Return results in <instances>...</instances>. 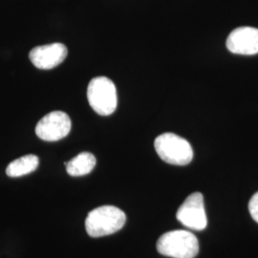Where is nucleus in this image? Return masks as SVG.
<instances>
[{
  "mask_svg": "<svg viewBox=\"0 0 258 258\" xmlns=\"http://www.w3.org/2000/svg\"><path fill=\"white\" fill-rule=\"evenodd\" d=\"M126 221L124 212L114 206H102L89 212L85 229L89 236L97 238L121 230Z\"/></svg>",
  "mask_w": 258,
  "mask_h": 258,
  "instance_id": "f257e3e1",
  "label": "nucleus"
},
{
  "mask_svg": "<svg viewBox=\"0 0 258 258\" xmlns=\"http://www.w3.org/2000/svg\"><path fill=\"white\" fill-rule=\"evenodd\" d=\"M159 253L172 258H194L199 252V241L189 231H172L157 241Z\"/></svg>",
  "mask_w": 258,
  "mask_h": 258,
  "instance_id": "f03ea898",
  "label": "nucleus"
},
{
  "mask_svg": "<svg viewBox=\"0 0 258 258\" xmlns=\"http://www.w3.org/2000/svg\"><path fill=\"white\" fill-rule=\"evenodd\" d=\"M157 154L167 164L186 166L194 159V149L190 144L174 133H164L154 142Z\"/></svg>",
  "mask_w": 258,
  "mask_h": 258,
  "instance_id": "7ed1b4c3",
  "label": "nucleus"
},
{
  "mask_svg": "<svg viewBox=\"0 0 258 258\" xmlns=\"http://www.w3.org/2000/svg\"><path fill=\"white\" fill-rule=\"evenodd\" d=\"M87 99L93 110L101 116L113 114L118 105L116 86L106 77L91 80L87 88Z\"/></svg>",
  "mask_w": 258,
  "mask_h": 258,
  "instance_id": "20e7f679",
  "label": "nucleus"
},
{
  "mask_svg": "<svg viewBox=\"0 0 258 258\" xmlns=\"http://www.w3.org/2000/svg\"><path fill=\"white\" fill-rule=\"evenodd\" d=\"M177 220L184 227L194 231H203L208 225L205 211L203 194H190L181 205L176 213Z\"/></svg>",
  "mask_w": 258,
  "mask_h": 258,
  "instance_id": "39448f33",
  "label": "nucleus"
},
{
  "mask_svg": "<svg viewBox=\"0 0 258 258\" xmlns=\"http://www.w3.org/2000/svg\"><path fill=\"white\" fill-rule=\"evenodd\" d=\"M70 117L62 111H53L37 122L36 134L46 142H56L65 138L71 131Z\"/></svg>",
  "mask_w": 258,
  "mask_h": 258,
  "instance_id": "423d86ee",
  "label": "nucleus"
},
{
  "mask_svg": "<svg viewBox=\"0 0 258 258\" xmlns=\"http://www.w3.org/2000/svg\"><path fill=\"white\" fill-rule=\"evenodd\" d=\"M228 50L236 55L258 54V29L239 27L234 29L227 38Z\"/></svg>",
  "mask_w": 258,
  "mask_h": 258,
  "instance_id": "0eeeda50",
  "label": "nucleus"
},
{
  "mask_svg": "<svg viewBox=\"0 0 258 258\" xmlns=\"http://www.w3.org/2000/svg\"><path fill=\"white\" fill-rule=\"evenodd\" d=\"M68 54V50L62 43H52L35 47L29 56L32 63L38 69L50 70L63 62Z\"/></svg>",
  "mask_w": 258,
  "mask_h": 258,
  "instance_id": "6e6552de",
  "label": "nucleus"
},
{
  "mask_svg": "<svg viewBox=\"0 0 258 258\" xmlns=\"http://www.w3.org/2000/svg\"><path fill=\"white\" fill-rule=\"evenodd\" d=\"M96 158L90 152H82L68 163H64L70 176L80 177L89 174L96 166Z\"/></svg>",
  "mask_w": 258,
  "mask_h": 258,
  "instance_id": "1a4fd4ad",
  "label": "nucleus"
},
{
  "mask_svg": "<svg viewBox=\"0 0 258 258\" xmlns=\"http://www.w3.org/2000/svg\"><path fill=\"white\" fill-rule=\"evenodd\" d=\"M38 164V157L33 154L25 155L10 163L9 166L6 168V173L9 177L13 178L27 175L37 169Z\"/></svg>",
  "mask_w": 258,
  "mask_h": 258,
  "instance_id": "9d476101",
  "label": "nucleus"
},
{
  "mask_svg": "<svg viewBox=\"0 0 258 258\" xmlns=\"http://www.w3.org/2000/svg\"><path fill=\"white\" fill-rule=\"evenodd\" d=\"M249 211L252 219L258 223V192L249 200Z\"/></svg>",
  "mask_w": 258,
  "mask_h": 258,
  "instance_id": "9b49d317",
  "label": "nucleus"
}]
</instances>
